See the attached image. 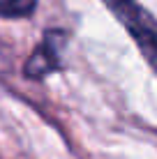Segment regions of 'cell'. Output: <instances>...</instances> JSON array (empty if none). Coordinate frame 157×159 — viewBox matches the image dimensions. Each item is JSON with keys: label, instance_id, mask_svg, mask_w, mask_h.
I'll return each mask as SVG.
<instances>
[{"label": "cell", "instance_id": "obj_2", "mask_svg": "<svg viewBox=\"0 0 157 159\" xmlns=\"http://www.w3.org/2000/svg\"><path fill=\"white\" fill-rule=\"evenodd\" d=\"M69 35L65 30H46L44 42L25 60L23 74L32 81H39L48 74H56L62 67V48L67 46Z\"/></svg>", "mask_w": 157, "mask_h": 159}, {"label": "cell", "instance_id": "obj_1", "mask_svg": "<svg viewBox=\"0 0 157 159\" xmlns=\"http://www.w3.org/2000/svg\"><path fill=\"white\" fill-rule=\"evenodd\" d=\"M157 74V19L136 0H102Z\"/></svg>", "mask_w": 157, "mask_h": 159}, {"label": "cell", "instance_id": "obj_3", "mask_svg": "<svg viewBox=\"0 0 157 159\" xmlns=\"http://www.w3.org/2000/svg\"><path fill=\"white\" fill-rule=\"evenodd\" d=\"M37 0H0V16L2 19H25L35 12Z\"/></svg>", "mask_w": 157, "mask_h": 159}]
</instances>
